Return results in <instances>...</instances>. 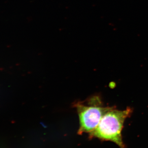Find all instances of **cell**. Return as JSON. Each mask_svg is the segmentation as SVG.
<instances>
[{
	"instance_id": "cell-1",
	"label": "cell",
	"mask_w": 148,
	"mask_h": 148,
	"mask_svg": "<svg viewBox=\"0 0 148 148\" xmlns=\"http://www.w3.org/2000/svg\"><path fill=\"white\" fill-rule=\"evenodd\" d=\"M131 112L130 109L123 111L111 109L103 116L91 134L100 139L110 140L121 148H124L121 131L125 120Z\"/></svg>"
},
{
	"instance_id": "cell-2",
	"label": "cell",
	"mask_w": 148,
	"mask_h": 148,
	"mask_svg": "<svg viewBox=\"0 0 148 148\" xmlns=\"http://www.w3.org/2000/svg\"><path fill=\"white\" fill-rule=\"evenodd\" d=\"M79 116V132H91L95 129L103 116L111 108L98 106H86L82 104L77 105Z\"/></svg>"
}]
</instances>
